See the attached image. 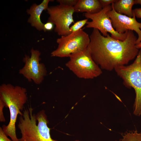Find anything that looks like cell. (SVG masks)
Returning a JSON list of instances; mask_svg holds the SVG:
<instances>
[{
  "label": "cell",
  "instance_id": "277c9868",
  "mask_svg": "<svg viewBox=\"0 0 141 141\" xmlns=\"http://www.w3.org/2000/svg\"><path fill=\"white\" fill-rule=\"evenodd\" d=\"M122 80L123 84L135 90L136 97L133 105V114L141 115V49L139 50L134 62L128 65L118 67L115 69Z\"/></svg>",
  "mask_w": 141,
  "mask_h": 141
},
{
  "label": "cell",
  "instance_id": "8fae6325",
  "mask_svg": "<svg viewBox=\"0 0 141 141\" xmlns=\"http://www.w3.org/2000/svg\"><path fill=\"white\" fill-rule=\"evenodd\" d=\"M52 1L44 0L39 4L34 3L27 10V13L30 15L28 22L38 31L44 30V24L41 21V15L44 10L47 9L49 3Z\"/></svg>",
  "mask_w": 141,
  "mask_h": 141
},
{
  "label": "cell",
  "instance_id": "30bf717a",
  "mask_svg": "<svg viewBox=\"0 0 141 141\" xmlns=\"http://www.w3.org/2000/svg\"><path fill=\"white\" fill-rule=\"evenodd\" d=\"M113 3L111 4L112 9L108 11L107 14L111 20L113 28L120 34L124 33L129 30L135 31L138 35L136 43L138 44L141 41V22L137 21L133 14V17H130L116 12Z\"/></svg>",
  "mask_w": 141,
  "mask_h": 141
},
{
  "label": "cell",
  "instance_id": "6da1fadb",
  "mask_svg": "<svg viewBox=\"0 0 141 141\" xmlns=\"http://www.w3.org/2000/svg\"><path fill=\"white\" fill-rule=\"evenodd\" d=\"M89 37L87 48L92 59L102 69L111 71L127 65L136 57L139 51L136 47L137 38L132 31H128L123 41L114 39L109 34L104 36L95 28Z\"/></svg>",
  "mask_w": 141,
  "mask_h": 141
},
{
  "label": "cell",
  "instance_id": "ac0fdd59",
  "mask_svg": "<svg viewBox=\"0 0 141 141\" xmlns=\"http://www.w3.org/2000/svg\"><path fill=\"white\" fill-rule=\"evenodd\" d=\"M4 131L2 128L0 127V141H13L9 138Z\"/></svg>",
  "mask_w": 141,
  "mask_h": 141
},
{
  "label": "cell",
  "instance_id": "e0dca14e",
  "mask_svg": "<svg viewBox=\"0 0 141 141\" xmlns=\"http://www.w3.org/2000/svg\"><path fill=\"white\" fill-rule=\"evenodd\" d=\"M5 107L3 102L0 100V121L4 122L5 121V119L4 116L3 109Z\"/></svg>",
  "mask_w": 141,
  "mask_h": 141
},
{
  "label": "cell",
  "instance_id": "d6986e66",
  "mask_svg": "<svg viewBox=\"0 0 141 141\" xmlns=\"http://www.w3.org/2000/svg\"><path fill=\"white\" fill-rule=\"evenodd\" d=\"M54 25L51 22L48 21L44 24L43 31L45 32L46 31H50L52 30L54 28Z\"/></svg>",
  "mask_w": 141,
  "mask_h": 141
},
{
  "label": "cell",
  "instance_id": "5b68a950",
  "mask_svg": "<svg viewBox=\"0 0 141 141\" xmlns=\"http://www.w3.org/2000/svg\"><path fill=\"white\" fill-rule=\"evenodd\" d=\"M69 57L66 66L79 78L93 79L102 73V69L92 59L87 48L71 54Z\"/></svg>",
  "mask_w": 141,
  "mask_h": 141
},
{
  "label": "cell",
  "instance_id": "4fadbf2b",
  "mask_svg": "<svg viewBox=\"0 0 141 141\" xmlns=\"http://www.w3.org/2000/svg\"><path fill=\"white\" fill-rule=\"evenodd\" d=\"M113 4L115 10L118 13L130 17H133L132 7L135 4L134 0H116Z\"/></svg>",
  "mask_w": 141,
  "mask_h": 141
},
{
  "label": "cell",
  "instance_id": "ffe728a7",
  "mask_svg": "<svg viewBox=\"0 0 141 141\" xmlns=\"http://www.w3.org/2000/svg\"><path fill=\"white\" fill-rule=\"evenodd\" d=\"M116 0H99L102 8L114 3Z\"/></svg>",
  "mask_w": 141,
  "mask_h": 141
},
{
  "label": "cell",
  "instance_id": "9c48e42d",
  "mask_svg": "<svg viewBox=\"0 0 141 141\" xmlns=\"http://www.w3.org/2000/svg\"><path fill=\"white\" fill-rule=\"evenodd\" d=\"M30 52V56L25 55L23 58L25 64L19 70V73L28 81H32L35 84L39 85L43 80L46 75L47 70L45 65L40 63L41 60L40 51L32 48Z\"/></svg>",
  "mask_w": 141,
  "mask_h": 141
},
{
  "label": "cell",
  "instance_id": "3957f363",
  "mask_svg": "<svg viewBox=\"0 0 141 141\" xmlns=\"http://www.w3.org/2000/svg\"><path fill=\"white\" fill-rule=\"evenodd\" d=\"M26 89L9 84H3L0 86V100L5 107L9 108L10 120L7 125H3V130L13 141H19L16 133V123L18 115H22L27 97Z\"/></svg>",
  "mask_w": 141,
  "mask_h": 141
},
{
  "label": "cell",
  "instance_id": "52a82bcc",
  "mask_svg": "<svg viewBox=\"0 0 141 141\" xmlns=\"http://www.w3.org/2000/svg\"><path fill=\"white\" fill-rule=\"evenodd\" d=\"M47 10L49 15L48 21L55 25L54 31L58 35L67 36L71 33L70 26L74 22L73 7L59 4L49 7Z\"/></svg>",
  "mask_w": 141,
  "mask_h": 141
},
{
  "label": "cell",
  "instance_id": "5bb4252c",
  "mask_svg": "<svg viewBox=\"0 0 141 141\" xmlns=\"http://www.w3.org/2000/svg\"><path fill=\"white\" fill-rule=\"evenodd\" d=\"M121 141H141V133L137 131L127 132L123 135Z\"/></svg>",
  "mask_w": 141,
  "mask_h": 141
},
{
  "label": "cell",
  "instance_id": "7c38bea8",
  "mask_svg": "<svg viewBox=\"0 0 141 141\" xmlns=\"http://www.w3.org/2000/svg\"><path fill=\"white\" fill-rule=\"evenodd\" d=\"M74 12L94 14L103 9L99 0H79L74 7Z\"/></svg>",
  "mask_w": 141,
  "mask_h": 141
},
{
  "label": "cell",
  "instance_id": "2e32d148",
  "mask_svg": "<svg viewBox=\"0 0 141 141\" xmlns=\"http://www.w3.org/2000/svg\"><path fill=\"white\" fill-rule=\"evenodd\" d=\"M79 0H57L59 4L74 7L77 3Z\"/></svg>",
  "mask_w": 141,
  "mask_h": 141
},
{
  "label": "cell",
  "instance_id": "44dd1931",
  "mask_svg": "<svg viewBox=\"0 0 141 141\" xmlns=\"http://www.w3.org/2000/svg\"><path fill=\"white\" fill-rule=\"evenodd\" d=\"M132 11L136 17L141 18V8H136L133 10Z\"/></svg>",
  "mask_w": 141,
  "mask_h": 141
},
{
  "label": "cell",
  "instance_id": "ba28073f",
  "mask_svg": "<svg viewBox=\"0 0 141 141\" xmlns=\"http://www.w3.org/2000/svg\"><path fill=\"white\" fill-rule=\"evenodd\" d=\"M112 9L111 5H109L104 8L99 12L94 14L85 13L84 16L86 19L92 21H87L86 27L96 29L101 32L102 35L106 37L108 32L111 36L115 39L123 41L126 38L128 31L123 34L119 33L113 28L111 20L107 15V12Z\"/></svg>",
  "mask_w": 141,
  "mask_h": 141
},
{
  "label": "cell",
  "instance_id": "9a60e30c",
  "mask_svg": "<svg viewBox=\"0 0 141 141\" xmlns=\"http://www.w3.org/2000/svg\"><path fill=\"white\" fill-rule=\"evenodd\" d=\"M88 20V19H86L75 22L70 27L71 33L77 32L81 29V28L86 24Z\"/></svg>",
  "mask_w": 141,
  "mask_h": 141
},
{
  "label": "cell",
  "instance_id": "7402d4cb",
  "mask_svg": "<svg viewBox=\"0 0 141 141\" xmlns=\"http://www.w3.org/2000/svg\"><path fill=\"white\" fill-rule=\"evenodd\" d=\"M136 47L138 49H141V41L136 45Z\"/></svg>",
  "mask_w": 141,
  "mask_h": 141
},
{
  "label": "cell",
  "instance_id": "cb8c5ba5",
  "mask_svg": "<svg viewBox=\"0 0 141 141\" xmlns=\"http://www.w3.org/2000/svg\"><path fill=\"white\" fill-rule=\"evenodd\" d=\"M75 141H80L78 140H75Z\"/></svg>",
  "mask_w": 141,
  "mask_h": 141
},
{
  "label": "cell",
  "instance_id": "603a6c76",
  "mask_svg": "<svg viewBox=\"0 0 141 141\" xmlns=\"http://www.w3.org/2000/svg\"><path fill=\"white\" fill-rule=\"evenodd\" d=\"M135 4H139L141 5V0H135Z\"/></svg>",
  "mask_w": 141,
  "mask_h": 141
},
{
  "label": "cell",
  "instance_id": "7a4b0ae2",
  "mask_svg": "<svg viewBox=\"0 0 141 141\" xmlns=\"http://www.w3.org/2000/svg\"><path fill=\"white\" fill-rule=\"evenodd\" d=\"M31 107L25 108L20 115L17 127L21 137L19 141H58L51 138L45 111L40 110L36 115Z\"/></svg>",
  "mask_w": 141,
  "mask_h": 141
},
{
  "label": "cell",
  "instance_id": "8992f818",
  "mask_svg": "<svg viewBox=\"0 0 141 141\" xmlns=\"http://www.w3.org/2000/svg\"><path fill=\"white\" fill-rule=\"evenodd\" d=\"M57 48L51 53V56L60 57H69L72 54L84 50L90 42V37L83 29L67 36L57 39Z\"/></svg>",
  "mask_w": 141,
  "mask_h": 141
}]
</instances>
